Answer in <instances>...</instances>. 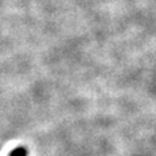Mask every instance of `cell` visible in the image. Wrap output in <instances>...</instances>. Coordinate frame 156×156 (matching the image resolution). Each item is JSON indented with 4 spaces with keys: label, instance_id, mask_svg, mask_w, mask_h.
Masks as SVG:
<instances>
[{
    "label": "cell",
    "instance_id": "1",
    "mask_svg": "<svg viewBox=\"0 0 156 156\" xmlns=\"http://www.w3.org/2000/svg\"><path fill=\"white\" fill-rule=\"evenodd\" d=\"M9 156H27V150L25 147H17L14 148L11 154H9Z\"/></svg>",
    "mask_w": 156,
    "mask_h": 156
}]
</instances>
